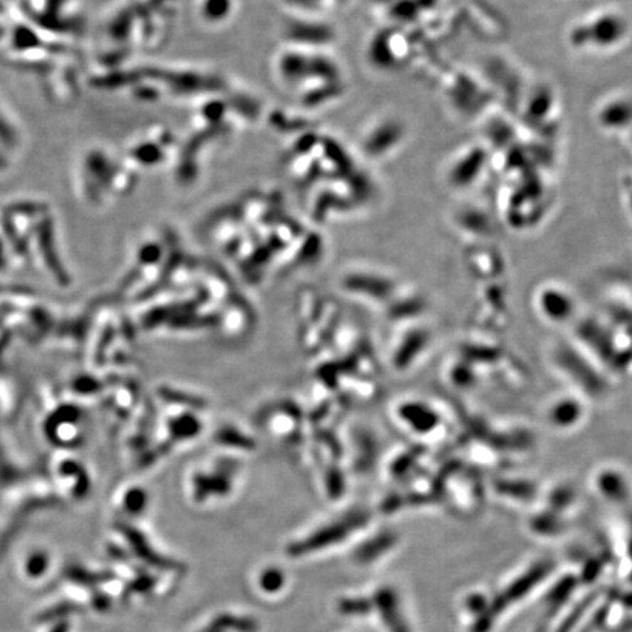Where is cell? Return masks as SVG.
Wrapping results in <instances>:
<instances>
[{
  "instance_id": "1",
  "label": "cell",
  "mask_w": 632,
  "mask_h": 632,
  "mask_svg": "<svg viewBox=\"0 0 632 632\" xmlns=\"http://www.w3.org/2000/svg\"><path fill=\"white\" fill-rule=\"evenodd\" d=\"M353 527H355V521H353V518H346V520H341V521H336V523H333L330 525H326L325 528L318 530V532H315L308 539L296 542L294 545H291L289 547L287 552H289L290 556H294V558H297V556L309 555V553L316 552V550H319L322 547L336 545V543L341 542L351 532Z\"/></svg>"
},
{
  "instance_id": "2",
  "label": "cell",
  "mask_w": 632,
  "mask_h": 632,
  "mask_svg": "<svg viewBox=\"0 0 632 632\" xmlns=\"http://www.w3.org/2000/svg\"><path fill=\"white\" fill-rule=\"evenodd\" d=\"M227 629H235L236 632H258V623L250 618L224 614L217 616L202 632H225Z\"/></svg>"
},
{
  "instance_id": "3",
  "label": "cell",
  "mask_w": 632,
  "mask_h": 632,
  "mask_svg": "<svg viewBox=\"0 0 632 632\" xmlns=\"http://www.w3.org/2000/svg\"><path fill=\"white\" fill-rule=\"evenodd\" d=\"M261 589L267 593H277L280 591L284 586V574L283 571L277 568L265 569L259 578Z\"/></svg>"
},
{
  "instance_id": "4",
  "label": "cell",
  "mask_w": 632,
  "mask_h": 632,
  "mask_svg": "<svg viewBox=\"0 0 632 632\" xmlns=\"http://www.w3.org/2000/svg\"><path fill=\"white\" fill-rule=\"evenodd\" d=\"M19 142V135L8 116L0 110V146L14 148Z\"/></svg>"
},
{
  "instance_id": "5",
  "label": "cell",
  "mask_w": 632,
  "mask_h": 632,
  "mask_svg": "<svg viewBox=\"0 0 632 632\" xmlns=\"http://www.w3.org/2000/svg\"><path fill=\"white\" fill-rule=\"evenodd\" d=\"M369 608V603L362 599H343L338 601V612L343 615H360Z\"/></svg>"
},
{
  "instance_id": "6",
  "label": "cell",
  "mask_w": 632,
  "mask_h": 632,
  "mask_svg": "<svg viewBox=\"0 0 632 632\" xmlns=\"http://www.w3.org/2000/svg\"><path fill=\"white\" fill-rule=\"evenodd\" d=\"M154 586H156V578L148 577V575H139L131 584V591L145 594V593H149L151 590H153Z\"/></svg>"
},
{
  "instance_id": "7",
  "label": "cell",
  "mask_w": 632,
  "mask_h": 632,
  "mask_svg": "<svg viewBox=\"0 0 632 632\" xmlns=\"http://www.w3.org/2000/svg\"><path fill=\"white\" fill-rule=\"evenodd\" d=\"M6 167H8V160H6V157H5V154L2 153V151H0V171L5 170Z\"/></svg>"
}]
</instances>
